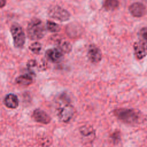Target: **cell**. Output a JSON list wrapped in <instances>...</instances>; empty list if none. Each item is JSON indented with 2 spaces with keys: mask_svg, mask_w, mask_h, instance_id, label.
<instances>
[{
  "mask_svg": "<svg viewBox=\"0 0 147 147\" xmlns=\"http://www.w3.org/2000/svg\"><path fill=\"white\" fill-rule=\"evenodd\" d=\"M57 108V116L63 122H68L74 117L75 110L74 107L70 104L68 99L64 95L60 97Z\"/></svg>",
  "mask_w": 147,
  "mask_h": 147,
  "instance_id": "obj_1",
  "label": "cell"
},
{
  "mask_svg": "<svg viewBox=\"0 0 147 147\" xmlns=\"http://www.w3.org/2000/svg\"><path fill=\"white\" fill-rule=\"evenodd\" d=\"M114 115L122 122L127 124L137 123L141 119V114L131 109L119 108L114 110Z\"/></svg>",
  "mask_w": 147,
  "mask_h": 147,
  "instance_id": "obj_2",
  "label": "cell"
},
{
  "mask_svg": "<svg viewBox=\"0 0 147 147\" xmlns=\"http://www.w3.org/2000/svg\"><path fill=\"white\" fill-rule=\"evenodd\" d=\"M45 33V28L42 21L38 18L32 19L27 27L28 37L32 40L42 38Z\"/></svg>",
  "mask_w": 147,
  "mask_h": 147,
  "instance_id": "obj_3",
  "label": "cell"
},
{
  "mask_svg": "<svg viewBox=\"0 0 147 147\" xmlns=\"http://www.w3.org/2000/svg\"><path fill=\"white\" fill-rule=\"evenodd\" d=\"M10 32L16 47H23L25 42V36L22 27L18 24H13L10 28Z\"/></svg>",
  "mask_w": 147,
  "mask_h": 147,
  "instance_id": "obj_4",
  "label": "cell"
},
{
  "mask_svg": "<svg viewBox=\"0 0 147 147\" xmlns=\"http://www.w3.org/2000/svg\"><path fill=\"white\" fill-rule=\"evenodd\" d=\"M48 14L51 18L60 22L67 21L70 18V13L67 10L57 5L51 6L48 9Z\"/></svg>",
  "mask_w": 147,
  "mask_h": 147,
  "instance_id": "obj_5",
  "label": "cell"
},
{
  "mask_svg": "<svg viewBox=\"0 0 147 147\" xmlns=\"http://www.w3.org/2000/svg\"><path fill=\"white\" fill-rule=\"evenodd\" d=\"M134 55L138 60H141L146 55V41L140 39L133 45Z\"/></svg>",
  "mask_w": 147,
  "mask_h": 147,
  "instance_id": "obj_6",
  "label": "cell"
},
{
  "mask_svg": "<svg viewBox=\"0 0 147 147\" xmlns=\"http://www.w3.org/2000/svg\"><path fill=\"white\" fill-rule=\"evenodd\" d=\"M87 56L89 60L93 63H99L102 59V52L100 49L94 44H91L88 49Z\"/></svg>",
  "mask_w": 147,
  "mask_h": 147,
  "instance_id": "obj_7",
  "label": "cell"
},
{
  "mask_svg": "<svg viewBox=\"0 0 147 147\" xmlns=\"http://www.w3.org/2000/svg\"><path fill=\"white\" fill-rule=\"evenodd\" d=\"M32 117L36 122L42 124L49 123L51 119L49 115L45 111L39 109L34 110L32 114Z\"/></svg>",
  "mask_w": 147,
  "mask_h": 147,
  "instance_id": "obj_8",
  "label": "cell"
},
{
  "mask_svg": "<svg viewBox=\"0 0 147 147\" xmlns=\"http://www.w3.org/2000/svg\"><path fill=\"white\" fill-rule=\"evenodd\" d=\"M131 14L135 17H143L146 13L145 6L140 2H135L132 3L129 7Z\"/></svg>",
  "mask_w": 147,
  "mask_h": 147,
  "instance_id": "obj_9",
  "label": "cell"
},
{
  "mask_svg": "<svg viewBox=\"0 0 147 147\" xmlns=\"http://www.w3.org/2000/svg\"><path fill=\"white\" fill-rule=\"evenodd\" d=\"M63 52L59 48L49 49L45 52L47 59L53 63L60 61L63 58Z\"/></svg>",
  "mask_w": 147,
  "mask_h": 147,
  "instance_id": "obj_10",
  "label": "cell"
},
{
  "mask_svg": "<svg viewBox=\"0 0 147 147\" xmlns=\"http://www.w3.org/2000/svg\"><path fill=\"white\" fill-rule=\"evenodd\" d=\"M4 103L8 108L16 109L18 106L19 100L16 95L13 94H9L4 99Z\"/></svg>",
  "mask_w": 147,
  "mask_h": 147,
  "instance_id": "obj_11",
  "label": "cell"
},
{
  "mask_svg": "<svg viewBox=\"0 0 147 147\" xmlns=\"http://www.w3.org/2000/svg\"><path fill=\"white\" fill-rule=\"evenodd\" d=\"M16 82L20 85L27 86L32 83L33 78L30 74H26L17 77L16 79Z\"/></svg>",
  "mask_w": 147,
  "mask_h": 147,
  "instance_id": "obj_12",
  "label": "cell"
},
{
  "mask_svg": "<svg viewBox=\"0 0 147 147\" xmlns=\"http://www.w3.org/2000/svg\"><path fill=\"white\" fill-rule=\"evenodd\" d=\"M119 3L118 0H105L103 7L106 10L112 11L117 9L119 6Z\"/></svg>",
  "mask_w": 147,
  "mask_h": 147,
  "instance_id": "obj_13",
  "label": "cell"
},
{
  "mask_svg": "<svg viewBox=\"0 0 147 147\" xmlns=\"http://www.w3.org/2000/svg\"><path fill=\"white\" fill-rule=\"evenodd\" d=\"M57 43L59 47V49L61 50L62 52H63L65 53H69L72 49L71 44H70L69 42H68L67 40H65L63 39L60 40H58Z\"/></svg>",
  "mask_w": 147,
  "mask_h": 147,
  "instance_id": "obj_14",
  "label": "cell"
},
{
  "mask_svg": "<svg viewBox=\"0 0 147 147\" xmlns=\"http://www.w3.org/2000/svg\"><path fill=\"white\" fill-rule=\"evenodd\" d=\"M80 133L83 136L87 137L92 134H94V130L91 126L85 125L81 128Z\"/></svg>",
  "mask_w": 147,
  "mask_h": 147,
  "instance_id": "obj_15",
  "label": "cell"
},
{
  "mask_svg": "<svg viewBox=\"0 0 147 147\" xmlns=\"http://www.w3.org/2000/svg\"><path fill=\"white\" fill-rule=\"evenodd\" d=\"M47 28L49 32H53V33L58 32L60 30V26L57 24H56L53 21H47Z\"/></svg>",
  "mask_w": 147,
  "mask_h": 147,
  "instance_id": "obj_16",
  "label": "cell"
},
{
  "mask_svg": "<svg viewBox=\"0 0 147 147\" xmlns=\"http://www.w3.org/2000/svg\"><path fill=\"white\" fill-rule=\"evenodd\" d=\"M29 49L34 54H39L41 50V44L38 42H34L29 46Z\"/></svg>",
  "mask_w": 147,
  "mask_h": 147,
  "instance_id": "obj_17",
  "label": "cell"
},
{
  "mask_svg": "<svg viewBox=\"0 0 147 147\" xmlns=\"http://www.w3.org/2000/svg\"><path fill=\"white\" fill-rule=\"evenodd\" d=\"M140 34L141 37V39H142V40H144L146 41L147 33H146V27H144V28H143L141 29Z\"/></svg>",
  "mask_w": 147,
  "mask_h": 147,
  "instance_id": "obj_18",
  "label": "cell"
},
{
  "mask_svg": "<svg viewBox=\"0 0 147 147\" xmlns=\"http://www.w3.org/2000/svg\"><path fill=\"white\" fill-rule=\"evenodd\" d=\"M36 65V61L34 60H30L27 63V66L29 68L31 67H33Z\"/></svg>",
  "mask_w": 147,
  "mask_h": 147,
  "instance_id": "obj_19",
  "label": "cell"
},
{
  "mask_svg": "<svg viewBox=\"0 0 147 147\" xmlns=\"http://www.w3.org/2000/svg\"><path fill=\"white\" fill-rule=\"evenodd\" d=\"M6 3V0H0V7H3Z\"/></svg>",
  "mask_w": 147,
  "mask_h": 147,
  "instance_id": "obj_20",
  "label": "cell"
}]
</instances>
